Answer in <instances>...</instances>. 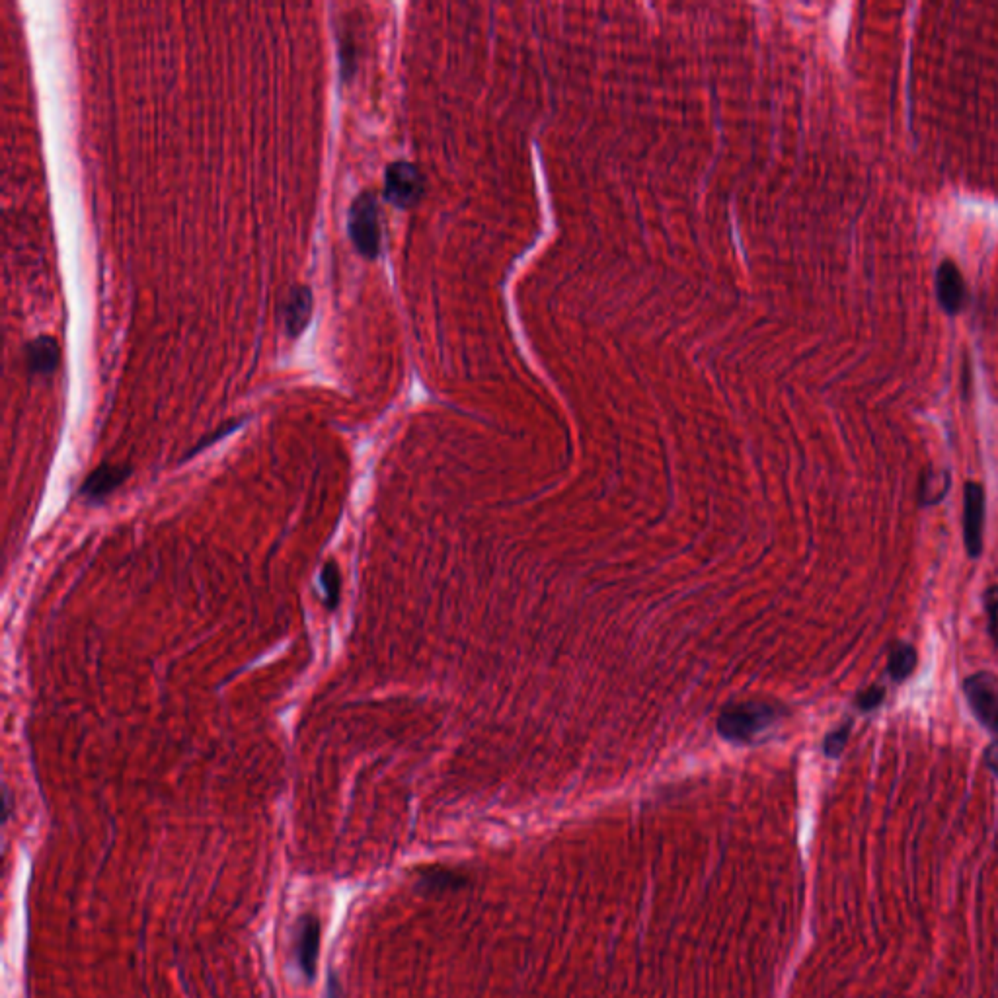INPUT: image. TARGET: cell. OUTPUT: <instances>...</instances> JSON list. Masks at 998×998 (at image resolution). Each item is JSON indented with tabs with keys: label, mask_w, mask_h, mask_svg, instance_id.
<instances>
[{
	"label": "cell",
	"mask_w": 998,
	"mask_h": 998,
	"mask_svg": "<svg viewBox=\"0 0 998 998\" xmlns=\"http://www.w3.org/2000/svg\"><path fill=\"white\" fill-rule=\"evenodd\" d=\"M852 731V720H848L846 724H843L841 728H837L835 731H831L827 737H825V743H823V751L827 757L831 759H837L843 749L846 747V741H848V735Z\"/></svg>",
	"instance_id": "15"
},
{
	"label": "cell",
	"mask_w": 998,
	"mask_h": 998,
	"mask_svg": "<svg viewBox=\"0 0 998 998\" xmlns=\"http://www.w3.org/2000/svg\"><path fill=\"white\" fill-rule=\"evenodd\" d=\"M983 603H985V613H987V622H989V634L998 648V585H993L985 591Z\"/></svg>",
	"instance_id": "16"
},
{
	"label": "cell",
	"mask_w": 998,
	"mask_h": 998,
	"mask_svg": "<svg viewBox=\"0 0 998 998\" xmlns=\"http://www.w3.org/2000/svg\"><path fill=\"white\" fill-rule=\"evenodd\" d=\"M320 952V922L314 915H303L297 928V961L307 979L316 977Z\"/></svg>",
	"instance_id": "8"
},
{
	"label": "cell",
	"mask_w": 998,
	"mask_h": 998,
	"mask_svg": "<svg viewBox=\"0 0 998 998\" xmlns=\"http://www.w3.org/2000/svg\"><path fill=\"white\" fill-rule=\"evenodd\" d=\"M917 663H919V653L913 646L897 644L889 652V663H887L889 677L895 683H903L913 675V671L917 669Z\"/></svg>",
	"instance_id": "11"
},
{
	"label": "cell",
	"mask_w": 998,
	"mask_h": 998,
	"mask_svg": "<svg viewBox=\"0 0 998 998\" xmlns=\"http://www.w3.org/2000/svg\"><path fill=\"white\" fill-rule=\"evenodd\" d=\"M422 193L423 176L418 166L406 160H398L386 168L384 195L392 205L400 209L412 207L420 201Z\"/></svg>",
	"instance_id": "4"
},
{
	"label": "cell",
	"mask_w": 998,
	"mask_h": 998,
	"mask_svg": "<svg viewBox=\"0 0 998 998\" xmlns=\"http://www.w3.org/2000/svg\"><path fill=\"white\" fill-rule=\"evenodd\" d=\"M983 533H985V488L977 482H967L963 492V542L969 558L981 556Z\"/></svg>",
	"instance_id": "5"
},
{
	"label": "cell",
	"mask_w": 998,
	"mask_h": 998,
	"mask_svg": "<svg viewBox=\"0 0 998 998\" xmlns=\"http://www.w3.org/2000/svg\"><path fill=\"white\" fill-rule=\"evenodd\" d=\"M244 422H246V418H240V420H229V422L223 423V425H221V427H217V429H215V431H213V433H209V435H207V437H203V439H201V441H197V443H195V447H193L192 451H190V453H188V455H186V457H184V461H188V459H192V457H195V455H197V453H201V451H203V449H207V447H211V445H215V443H217V441H221V439H225V437H227V435H231V433H234V431H236V429H240V427H242V425H244Z\"/></svg>",
	"instance_id": "14"
},
{
	"label": "cell",
	"mask_w": 998,
	"mask_h": 998,
	"mask_svg": "<svg viewBox=\"0 0 998 998\" xmlns=\"http://www.w3.org/2000/svg\"><path fill=\"white\" fill-rule=\"evenodd\" d=\"M983 761H985L987 768L998 778V739L997 741H993L991 745H987V749L983 753Z\"/></svg>",
	"instance_id": "18"
},
{
	"label": "cell",
	"mask_w": 998,
	"mask_h": 998,
	"mask_svg": "<svg viewBox=\"0 0 998 998\" xmlns=\"http://www.w3.org/2000/svg\"><path fill=\"white\" fill-rule=\"evenodd\" d=\"M347 232L353 246L363 258L375 260L379 256L381 223L375 193L365 190L353 199L347 213Z\"/></svg>",
	"instance_id": "1"
},
{
	"label": "cell",
	"mask_w": 998,
	"mask_h": 998,
	"mask_svg": "<svg viewBox=\"0 0 998 998\" xmlns=\"http://www.w3.org/2000/svg\"><path fill=\"white\" fill-rule=\"evenodd\" d=\"M129 476H131L129 466H116V464H108V462L100 464L82 482V486L78 488V496L90 505L104 503L121 484H125V480Z\"/></svg>",
	"instance_id": "6"
},
{
	"label": "cell",
	"mask_w": 998,
	"mask_h": 998,
	"mask_svg": "<svg viewBox=\"0 0 998 998\" xmlns=\"http://www.w3.org/2000/svg\"><path fill=\"white\" fill-rule=\"evenodd\" d=\"M952 486V476L948 470H932L922 476L921 503L922 505H936L946 494L950 492Z\"/></svg>",
	"instance_id": "12"
},
{
	"label": "cell",
	"mask_w": 998,
	"mask_h": 998,
	"mask_svg": "<svg viewBox=\"0 0 998 998\" xmlns=\"http://www.w3.org/2000/svg\"><path fill=\"white\" fill-rule=\"evenodd\" d=\"M342 576H340V570H338V564L336 562H328L322 570V576H320V585L324 589V605L328 611H334L340 603V591H342Z\"/></svg>",
	"instance_id": "13"
},
{
	"label": "cell",
	"mask_w": 998,
	"mask_h": 998,
	"mask_svg": "<svg viewBox=\"0 0 998 998\" xmlns=\"http://www.w3.org/2000/svg\"><path fill=\"white\" fill-rule=\"evenodd\" d=\"M936 295L938 303L948 314H960L965 307L967 289L963 275L954 262H942L936 273Z\"/></svg>",
	"instance_id": "7"
},
{
	"label": "cell",
	"mask_w": 998,
	"mask_h": 998,
	"mask_svg": "<svg viewBox=\"0 0 998 998\" xmlns=\"http://www.w3.org/2000/svg\"><path fill=\"white\" fill-rule=\"evenodd\" d=\"M28 365L34 375H49L59 365V346L55 340L41 336L34 340L28 349Z\"/></svg>",
	"instance_id": "10"
},
{
	"label": "cell",
	"mask_w": 998,
	"mask_h": 998,
	"mask_svg": "<svg viewBox=\"0 0 998 998\" xmlns=\"http://www.w3.org/2000/svg\"><path fill=\"white\" fill-rule=\"evenodd\" d=\"M312 316V293L305 285H297L287 295L283 305V328L291 338L305 332Z\"/></svg>",
	"instance_id": "9"
},
{
	"label": "cell",
	"mask_w": 998,
	"mask_h": 998,
	"mask_svg": "<svg viewBox=\"0 0 998 998\" xmlns=\"http://www.w3.org/2000/svg\"><path fill=\"white\" fill-rule=\"evenodd\" d=\"M965 700L977 722L998 735V677L991 671H979L963 683Z\"/></svg>",
	"instance_id": "3"
},
{
	"label": "cell",
	"mask_w": 998,
	"mask_h": 998,
	"mask_svg": "<svg viewBox=\"0 0 998 998\" xmlns=\"http://www.w3.org/2000/svg\"><path fill=\"white\" fill-rule=\"evenodd\" d=\"M8 815H10V790L8 786H4V821L8 819Z\"/></svg>",
	"instance_id": "20"
},
{
	"label": "cell",
	"mask_w": 998,
	"mask_h": 998,
	"mask_svg": "<svg viewBox=\"0 0 998 998\" xmlns=\"http://www.w3.org/2000/svg\"><path fill=\"white\" fill-rule=\"evenodd\" d=\"M776 718H778V712L770 704L743 702V704L728 706L722 712V716L718 720V731L728 741L749 743L761 731L770 728L776 722Z\"/></svg>",
	"instance_id": "2"
},
{
	"label": "cell",
	"mask_w": 998,
	"mask_h": 998,
	"mask_svg": "<svg viewBox=\"0 0 998 998\" xmlns=\"http://www.w3.org/2000/svg\"><path fill=\"white\" fill-rule=\"evenodd\" d=\"M883 698H885V689L880 687V685H874V687H870V689H866V691L858 694L856 704H858V708L862 712H872V710H876L882 704Z\"/></svg>",
	"instance_id": "17"
},
{
	"label": "cell",
	"mask_w": 998,
	"mask_h": 998,
	"mask_svg": "<svg viewBox=\"0 0 998 998\" xmlns=\"http://www.w3.org/2000/svg\"><path fill=\"white\" fill-rule=\"evenodd\" d=\"M326 998H344V991H342V985H340V979H338L336 973L330 975L328 989H326Z\"/></svg>",
	"instance_id": "19"
}]
</instances>
